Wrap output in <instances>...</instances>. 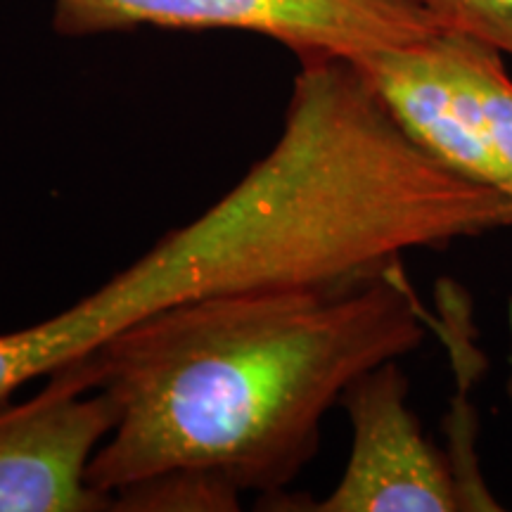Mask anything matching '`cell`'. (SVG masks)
<instances>
[{
    "label": "cell",
    "instance_id": "cell-1",
    "mask_svg": "<svg viewBox=\"0 0 512 512\" xmlns=\"http://www.w3.org/2000/svg\"><path fill=\"white\" fill-rule=\"evenodd\" d=\"M425 335L401 264L349 290H247L157 313L81 356L117 411L88 484L107 510L283 494L344 389Z\"/></svg>",
    "mask_w": 512,
    "mask_h": 512
},
{
    "label": "cell",
    "instance_id": "cell-2",
    "mask_svg": "<svg viewBox=\"0 0 512 512\" xmlns=\"http://www.w3.org/2000/svg\"><path fill=\"white\" fill-rule=\"evenodd\" d=\"M249 31L299 62L361 60L441 34L422 0H53V29L83 38L133 29Z\"/></svg>",
    "mask_w": 512,
    "mask_h": 512
},
{
    "label": "cell",
    "instance_id": "cell-3",
    "mask_svg": "<svg viewBox=\"0 0 512 512\" xmlns=\"http://www.w3.org/2000/svg\"><path fill=\"white\" fill-rule=\"evenodd\" d=\"M339 406L351 422V453L318 512H467L472 510L451 456L422 432L408 408V377L396 361L366 370Z\"/></svg>",
    "mask_w": 512,
    "mask_h": 512
},
{
    "label": "cell",
    "instance_id": "cell-4",
    "mask_svg": "<svg viewBox=\"0 0 512 512\" xmlns=\"http://www.w3.org/2000/svg\"><path fill=\"white\" fill-rule=\"evenodd\" d=\"M117 411L81 358L53 370L31 399L0 406V512H95L107 503L88 465Z\"/></svg>",
    "mask_w": 512,
    "mask_h": 512
},
{
    "label": "cell",
    "instance_id": "cell-5",
    "mask_svg": "<svg viewBox=\"0 0 512 512\" xmlns=\"http://www.w3.org/2000/svg\"><path fill=\"white\" fill-rule=\"evenodd\" d=\"M463 60L472 91L477 95L484 124L494 140L508 176V195L512 197V79L503 67V55L477 38L460 34Z\"/></svg>",
    "mask_w": 512,
    "mask_h": 512
},
{
    "label": "cell",
    "instance_id": "cell-6",
    "mask_svg": "<svg viewBox=\"0 0 512 512\" xmlns=\"http://www.w3.org/2000/svg\"><path fill=\"white\" fill-rule=\"evenodd\" d=\"M444 31L472 36L512 55V0H422Z\"/></svg>",
    "mask_w": 512,
    "mask_h": 512
}]
</instances>
